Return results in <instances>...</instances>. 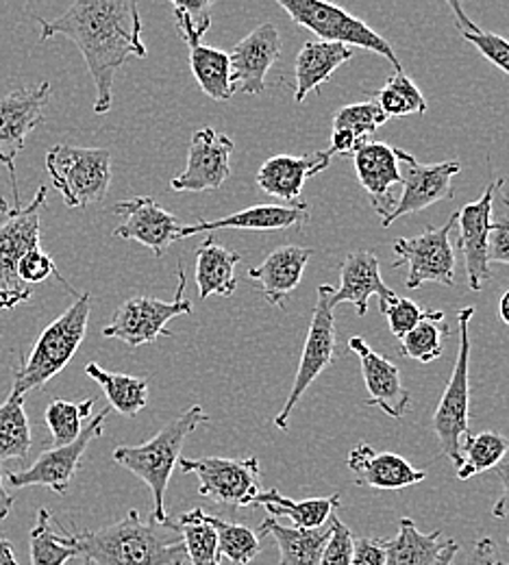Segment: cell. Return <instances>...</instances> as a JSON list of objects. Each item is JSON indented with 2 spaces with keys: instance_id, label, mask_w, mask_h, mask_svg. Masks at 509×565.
Segmentation results:
<instances>
[{
  "instance_id": "6da1fadb",
  "label": "cell",
  "mask_w": 509,
  "mask_h": 565,
  "mask_svg": "<svg viewBox=\"0 0 509 565\" xmlns=\"http://www.w3.org/2000/svg\"><path fill=\"white\" fill-rule=\"evenodd\" d=\"M40 22V40L64 35L81 51L96 85L94 114L114 103V78L129 57L146 60L142 18L136 0H78L55 20Z\"/></svg>"
},
{
  "instance_id": "7a4b0ae2",
  "label": "cell",
  "mask_w": 509,
  "mask_h": 565,
  "mask_svg": "<svg viewBox=\"0 0 509 565\" xmlns=\"http://www.w3.org/2000/svg\"><path fill=\"white\" fill-rule=\"evenodd\" d=\"M73 540L89 565H185L188 559L174 522H145L136 509L98 531L74 533Z\"/></svg>"
},
{
  "instance_id": "3957f363",
  "label": "cell",
  "mask_w": 509,
  "mask_h": 565,
  "mask_svg": "<svg viewBox=\"0 0 509 565\" xmlns=\"http://www.w3.org/2000/svg\"><path fill=\"white\" fill-rule=\"evenodd\" d=\"M210 423V416L201 405L190 407L179 418L166 424L152 439L140 446H118L114 450V461L142 479L152 494V520L163 524L166 515V490L170 477L181 459L183 444L201 424Z\"/></svg>"
},
{
  "instance_id": "277c9868",
  "label": "cell",
  "mask_w": 509,
  "mask_h": 565,
  "mask_svg": "<svg viewBox=\"0 0 509 565\" xmlns=\"http://www.w3.org/2000/svg\"><path fill=\"white\" fill-rule=\"evenodd\" d=\"M92 296L76 294V300L53 324H49L38 338L29 359H20L13 367V387L11 394L26 396L33 390L44 387L55 379L81 349L87 335Z\"/></svg>"
},
{
  "instance_id": "5b68a950",
  "label": "cell",
  "mask_w": 509,
  "mask_h": 565,
  "mask_svg": "<svg viewBox=\"0 0 509 565\" xmlns=\"http://www.w3.org/2000/svg\"><path fill=\"white\" fill-rule=\"evenodd\" d=\"M42 185L29 205H9L0 196V311L29 302L33 287L18 279L20 259L40 248V212L46 205Z\"/></svg>"
},
{
  "instance_id": "8992f818",
  "label": "cell",
  "mask_w": 509,
  "mask_h": 565,
  "mask_svg": "<svg viewBox=\"0 0 509 565\" xmlns=\"http://www.w3.org/2000/svg\"><path fill=\"white\" fill-rule=\"evenodd\" d=\"M46 170L66 207L81 210L107 196L112 183V152L57 143L46 154Z\"/></svg>"
},
{
  "instance_id": "52a82bcc",
  "label": "cell",
  "mask_w": 509,
  "mask_h": 565,
  "mask_svg": "<svg viewBox=\"0 0 509 565\" xmlns=\"http://www.w3.org/2000/svg\"><path fill=\"white\" fill-rule=\"evenodd\" d=\"M475 316V307H466L457 316L459 327V349L455 356V365L450 379L439 396L434 430L442 452L453 461L455 470L462 463V441L470 435V320Z\"/></svg>"
},
{
  "instance_id": "ba28073f",
  "label": "cell",
  "mask_w": 509,
  "mask_h": 565,
  "mask_svg": "<svg viewBox=\"0 0 509 565\" xmlns=\"http://www.w3.org/2000/svg\"><path fill=\"white\" fill-rule=\"evenodd\" d=\"M279 7L288 11L294 24L309 29L322 42L344 44L349 49L358 46L377 53L394 66V72H403V66L394 55V49L388 44V40H383L377 31H372L365 24L364 20L356 18L347 9L322 0H279Z\"/></svg>"
},
{
  "instance_id": "9c48e42d",
  "label": "cell",
  "mask_w": 509,
  "mask_h": 565,
  "mask_svg": "<svg viewBox=\"0 0 509 565\" xmlns=\"http://www.w3.org/2000/svg\"><path fill=\"white\" fill-rule=\"evenodd\" d=\"M177 275H179V287H177V298L172 302H163L150 296H134L116 309L114 320L103 329V335L112 340H120L131 349L155 344L159 338H172L166 324L177 316L192 313V302L185 298L183 266H179Z\"/></svg>"
},
{
  "instance_id": "30bf717a",
  "label": "cell",
  "mask_w": 509,
  "mask_h": 565,
  "mask_svg": "<svg viewBox=\"0 0 509 565\" xmlns=\"http://www.w3.org/2000/svg\"><path fill=\"white\" fill-rule=\"evenodd\" d=\"M183 475H197L199 494L235 511L251 507L262 494V470L257 457L226 459V457H203V459H179Z\"/></svg>"
},
{
  "instance_id": "8fae6325",
  "label": "cell",
  "mask_w": 509,
  "mask_h": 565,
  "mask_svg": "<svg viewBox=\"0 0 509 565\" xmlns=\"http://www.w3.org/2000/svg\"><path fill=\"white\" fill-rule=\"evenodd\" d=\"M331 294H333L331 285L318 287V302L311 313L300 363H298V370H296V376L291 383L290 396H288L284 409L279 412V416L275 418V426L282 430L290 428L294 407L300 403V398L311 387V383L333 363L338 342H336V316H333V307H331Z\"/></svg>"
},
{
  "instance_id": "7c38bea8",
  "label": "cell",
  "mask_w": 509,
  "mask_h": 565,
  "mask_svg": "<svg viewBox=\"0 0 509 565\" xmlns=\"http://www.w3.org/2000/svg\"><path fill=\"white\" fill-rule=\"evenodd\" d=\"M49 100H51L49 81H42L33 87H20L0 96V166H4L11 177L15 205H20L15 157L22 152L26 138L46 120Z\"/></svg>"
},
{
  "instance_id": "4fadbf2b",
  "label": "cell",
  "mask_w": 509,
  "mask_h": 565,
  "mask_svg": "<svg viewBox=\"0 0 509 565\" xmlns=\"http://www.w3.org/2000/svg\"><path fill=\"white\" fill-rule=\"evenodd\" d=\"M109 416V407L103 409L96 418H92L89 423L83 426L81 435L66 444V446H55L51 450H44L31 468L24 470H9L7 483L15 490H24V488H49L55 494H68L71 481L81 466V459L87 450V446L103 435V428Z\"/></svg>"
},
{
  "instance_id": "5bb4252c",
  "label": "cell",
  "mask_w": 509,
  "mask_h": 565,
  "mask_svg": "<svg viewBox=\"0 0 509 565\" xmlns=\"http://www.w3.org/2000/svg\"><path fill=\"white\" fill-rule=\"evenodd\" d=\"M455 224H457V213H453L448 222L442 224L439 228L427 226L416 237L394 239L392 250L399 255L401 262H407L410 266V273L405 279L407 289H418L425 282H439L446 287L455 285V248L450 244V231Z\"/></svg>"
},
{
  "instance_id": "9a60e30c",
  "label": "cell",
  "mask_w": 509,
  "mask_h": 565,
  "mask_svg": "<svg viewBox=\"0 0 509 565\" xmlns=\"http://www.w3.org/2000/svg\"><path fill=\"white\" fill-rule=\"evenodd\" d=\"M399 168L403 177V194L394 203V210L383 217L388 228L399 217L410 213L423 212L442 201L453 199V179L462 172L459 161H439V163H421L414 154L396 148Z\"/></svg>"
},
{
  "instance_id": "2e32d148",
  "label": "cell",
  "mask_w": 509,
  "mask_h": 565,
  "mask_svg": "<svg viewBox=\"0 0 509 565\" xmlns=\"http://www.w3.org/2000/svg\"><path fill=\"white\" fill-rule=\"evenodd\" d=\"M503 179L490 183L484 192V196L475 203H468L457 213L459 224V239L457 248L464 255L468 287L473 291H481L486 282L492 281V270L488 262V239L492 228V215H495V194L503 188Z\"/></svg>"
},
{
  "instance_id": "e0dca14e",
  "label": "cell",
  "mask_w": 509,
  "mask_h": 565,
  "mask_svg": "<svg viewBox=\"0 0 509 565\" xmlns=\"http://www.w3.org/2000/svg\"><path fill=\"white\" fill-rule=\"evenodd\" d=\"M235 143L214 131L212 127L194 131L190 150H188V166L181 174L170 181L174 192H214L224 185L231 174V154Z\"/></svg>"
},
{
  "instance_id": "ac0fdd59",
  "label": "cell",
  "mask_w": 509,
  "mask_h": 565,
  "mask_svg": "<svg viewBox=\"0 0 509 565\" xmlns=\"http://www.w3.org/2000/svg\"><path fill=\"white\" fill-rule=\"evenodd\" d=\"M114 213L125 217L123 224L114 228V237L142 244L157 259H161L168 248L181 239L183 224L150 196L120 201L114 207Z\"/></svg>"
},
{
  "instance_id": "d6986e66",
  "label": "cell",
  "mask_w": 509,
  "mask_h": 565,
  "mask_svg": "<svg viewBox=\"0 0 509 565\" xmlns=\"http://www.w3.org/2000/svg\"><path fill=\"white\" fill-rule=\"evenodd\" d=\"M284 51L282 35L275 24L264 22L255 26L229 55L231 81L240 94H262L266 89V74L275 66Z\"/></svg>"
},
{
  "instance_id": "ffe728a7",
  "label": "cell",
  "mask_w": 509,
  "mask_h": 565,
  "mask_svg": "<svg viewBox=\"0 0 509 565\" xmlns=\"http://www.w3.org/2000/svg\"><path fill=\"white\" fill-rule=\"evenodd\" d=\"M349 349L360 356L368 401L365 405L379 407L394 420H401L410 407V392L401 381L399 367L385 356L374 353L362 338H351Z\"/></svg>"
},
{
  "instance_id": "44dd1931",
  "label": "cell",
  "mask_w": 509,
  "mask_h": 565,
  "mask_svg": "<svg viewBox=\"0 0 509 565\" xmlns=\"http://www.w3.org/2000/svg\"><path fill=\"white\" fill-rule=\"evenodd\" d=\"M372 296L379 298L381 313H385L388 305L396 298V294L381 279L379 257L374 253H349L340 266V287L331 294V307L349 302L356 307L358 316H365Z\"/></svg>"
},
{
  "instance_id": "7402d4cb",
  "label": "cell",
  "mask_w": 509,
  "mask_h": 565,
  "mask_svg": "<svg viewBox=\"0 0 509 565\" xmlns=\"http://www.w3.org/2000/svg\"><path fill=\"white\" fill-rule=\"evenodd\" d=\"M347 466L356 477V486L374 490H403L427 479L425 470H416L401 455L374 452V448L364 441L349 452Z\"/></svg>"
},
{
  "instance_id": "603a6c76",
  "label": "cell",
  "mask_w": 509,
  "mask_h": 565,
  "mask_svg": "<svg viewBox=\"0 0 509 565\" xmlns=\"http://www.w3.org/2000/svg\"><path fill=\"white\" fill-rule=\"evenodd\" d=\"M353 161L358 179L368 192L374 212L385 217L394 210V199L390 190L396 183H403L396 148L383 141H365L364 146L353 152Z\"/></svg>"
},
{
  "instance_id": "cb8c5ba5",
  "label": "cell",
  "mask_w": 509,
  "mask_h": 565,
  "mask_svg": "<svg viewBox=\"0 0 509 565\" xmlns=\"http://www.w3.org/2000/svg\"><path fill=\"white\" fill-rule=\"evenodd\" d=\"M314 248L303 246H282L273 250L262 266L248 268V279L257 285V291L277 307H284V300L303 281V273L314 257Z\"/></svg>"
},
{
  "instance_id": "d4e9b609",
  "label": "cell",
  "mask_w": 509,
  "mask_h": 565,
  "mask_svg": "<svg viewBox=\"0 0 509 565\" xmlns=\"http://www.w3.org/2000/svg\"><path fill=\"white\" fill-rule=\"evenodd\" d=\"M331 157L327 150L309 152L305 157L294 154H275L264 161L257 170V185L275 199L296 201L305 188V181L327 170Z\"/></svg>"
},
{
  "instance_id": "484cf974",
  "label": "cell",
  "mask_w": 509,
  "mask_h": 565,
  "mask_svg": "<svg viewBox=\"0 0 509 565\" xmlns=\"http://www.w3.org/2000/svg\"><path fill=\"white\" fill-rule=\"evenodd\" d=\"M309 220V205H253L248 210L231 213L220 220H201L197 224H183L181 239L192 237L197 233H214L220 228H242V231H284L298 228Z\"/></svg>"
},
{
  "instance_id": "4316f807",
  "label": "cell",
  "mask_w": 509,
  "mask_h": 565,
  "mask_svg": "<svg viewBox=\"0 0 509 565\" xmlns=\"http://www.w3.org/2000/svg\"><path fill=\"white\" fill-rule=\"evenodd\" d=\"M353 57V49L344 44H333V42H307L296 55L294 64V74H296V89H294V100L296 105L305 103V98L320 89L322 83L331 78V74L338 71L342 64H347Z\"/></svg>"
},
{
  "instance_id": "83f0119b",
  "label": "cell",
  "mask_w": 509,
  "mask_h": 565,
  "mask_svg": "<svg viewBox=\"0 0 509 565\" xmlns=\"http://www.w3.org/2000/svg\"><path fill=\"white\" fill-rule=\"evenodd\" d=\"M333 533V524L329 520L327 526L303 531L294 526H284L275 518L262 522L257 535H271L279 546V564L277 565H318L325 553V546Z\"/></svg>"
},
{
  "instance_id": "f1b7e54d",
  "label": "cell",
  "mask_w": 509,
  "mask_h": 565,
  "mask_svg": "<svg viewBox=\"0 0 509 565\" xmlns=\"http://www.w3.org/2000/svg\"><path fill=\"white\" fill-rule=\"evenodd\" d=\"M338 504H340V494L291 500L288 495L282 494L277 488H273V490L257 495L251 507H264L275 520L277 518L290 520L294 529L314 531V529H322L329 524Z\"/></svg>"
},
{
  "instance_id": "f546056e",
  "label": "cell",
  "mask_w": 509,
  "mask_h": 565,
  "mask_svg": "<svg viewBox=\"0 0 509 565\" xmlns=\"http://www.w3.org/2000/svg\"><path fill=\"white\" fill-rule=\"evenodd\" d=\"M242 264V255L220 246L210 235L197 248V285L199 298L208 300L210 296H231L237 289L235 268Z\"/></svg>"
},
{
  "instance_id": "4dcf8cb0",
  "label": "cell",
  "mask_w": 509,
  "mask_h": 565,
  "mask_svg": "<svg viewBox=\"0 0 509 565\" xmlns=\"http://www.w3.org/2000/svg\"><path fill=\"white\" fill-rule=\"evenodd\" d=\"M388 118L379 109V105L370 98L365 103H356L342 107L333 118V134L329 157L333 154H353L360 146L374 136L379 127H383Z\"/></svg>"
},
{
  "instance_id": "1f68e13d",
  "label": "cell",
  "mask_w": 509,
  "mask_h": 565,
  "mask_svg": "<svg viewBox=\"0 0 509 565\" xmlns=\"http://www.w3.org/2000/svg\"><path fill=\"white\" fill-rule=\"evenodd\" d=\"M450 542L453 540H444L439 531L430 535L421 533L414 520L403 518L399 535L383 540L385 565H434Z\"/></svg>"
},
{
  "instance_id": "d6a6232c",
  "label": "cell",
  "mask_w": 509,
  "mask_h": 565,
  "mask_svg": "<svg viewBox=\"0 0 509 565\" xmlns=\"http://www.w3.org/2000/svg\"><path fill=\"white\" fill-rule=\"evenodd\" d=\"M85 374L94 379L100 390L105 392L109 407L116 409L125 418H136L148 403V383L140 376L131 374H118L103 370L98 363H87Z\"/></svg>"
},
{
  "instance_id": "836d02e7",
  "label": "cell",
  "mask_w": 509,
  "mask_h": 565,
  "mask_svg": "<svg viewBox=\"0 0 509 565\" xmlns=\"http://www.w3.org/2000/svg\"><path fill=\"white\" fill-rule=\"evenodd\" d=\"M190 68L205 96H210L216 103L231 100L235 87L231 81L229 53L214 46H205L201 42L197 46H190Z\"/></svg>"
},
{
  "instance_id": "e575fe53",
  "label": "cell",
  "mask_w": 509,
  "mask_h": 565,
  "mask_svg": "<svg viewBox=\"0 0 509 565\" xmlns=\"http://www.w3.org/2000/svg\"><path fill=\"white\" fill-rule=\"evenodd\" d=\"M33 444L24 398L9 394L0 405V463L26 459Z\"/></svg>"
},
{
  "instance_id": "d590c367",
  "label": "cell",
  "mask_w": 509,
  "mask_h": 565,
  "mask_svg": "<svg viewBox=\"0 0 509 565\" xmlns=\"http://www.w3.org/2000/svg\"><path fill=\"white\" fill-rule=\"evenodd\" d=\"M508 450V439L497 430L466 435L462 441V463L457 468V479L468 481L470 477L499 468Z\"/></svg>"
},
{
  "instance_id": "8d00e7d4",
  "label": "cell",
  "mask_w": 509,
  "mask_h": 565,
  "mask_svg": "<svg viewBox=\"0 0 509 565\" xmlns=\"http://www.w3.org/2000/svg\"><path fill=\"white\" fill-rule=\"evenodd\" d=\"M450 335V327L444 320V313L436 309H425L423 320L401 340L399 354L423 365L439 359L444 351V340Z\"/></svg>"
},
{
  "instance_id": "74e56055",
  "label": "cell",
  "mask_w": 509,
  "mask_h": 565,
  "mask_svg": "<svg viewBox=\"0 0 509 565\" xmlns=\"http://www.w3.org/2000/svg\"><path fill=\"white\" fill-rule=\"evenodd\" d=\"M51 522L53 513L49 509H40L38 520L29 533L31 565H66L78 557L73 535H57Z\"/></svg>"
},
{
  "instance_id": "f35d334b",
  "label": "cell",
  "mask_w": 509,
  "mask_h": 565,
  "mask_svg": "<svg viewBox=\"0 0 509 565\" xmlns=\"http://www.w3.org/2000/svg\"><path fill=\"white\" fill-rule=\"evenodd\" d=\"M174 529L179 531L188 559L192 565H222L220 564L219 537L216 531L205 520L203 509H192L183 513Z\"/></svg>"
},
{
  "instance_id": "ab89813d",
  "label": "cell",
  "mask_w": 509,
  "mask_h": 565,
  "mask_svg": "<svg viewBox=\"0 0 509 565\" xmlns=\"http://www.w3.org/2000/svg\"><path fill=\"white\" fill-rule=\"evenodd\" d=\"M372 100L379 105L388 120L405 118L412 114L423 116L427 111V100L416 83L405 72H394L385 87L372 94Z\"/></svg>"
},
{
  "instance_id": "60d3db41",
  "label": "cell",
  "mask_w": 509,
  "mask_h": 565,
  "mask_svg": "<svg viewBox=\"0 0 509 565\" xmlns=\"http://www.w3.org/2000/svg\"><path fill=\"white\" fill-rule=\"evenodd\" d=\"M205 520L216 531L220 557H226L233 565H248L262 551L259 535L242 524L224 522L219 515H208Z\"/></svg>"
},
{
  "instance_id": "b9f144b4",
  "label": "cell",
  "mask_w": 509,
  "mask_h": 565,
  "mask_svg": "<svg viewBox=\"0 0 509 565\" xmlns=\"http://www.w3.org/2000/svg\"><path fill=\"white\" fill-rule=\"evenodd\" d=\"M453 15H455V26L459 29L462 38L466 42H470L492 66H497L499 71L506 72L509 76V40L499 33L492 31H484L479 24H475L466 13L464 7L459 2H448Z\"/></svg>"
},
{
  "instance_id": "7bdbcfd3",
  "label": "cell",
  "mask_w": 509,
  "mask_h": 565,
  "mask_svg": "<svg viewBox=\"0 0 509 565\" xmlns=\"http://www.w3.org/2000/svg\"><path fill=\"white\" fill-rule=\"evenodd\" d=\"M92 409H94V398H87L81 403L55 398L44 414V420L53 435L55 446H66L74 441L81 435L83 423L89 418Z\"/></svg>"
},
{
  "instance_id": "ee69618b",
  "label": "cell",
  "mask_w": 509,
  "mask_h": 565,
  "mask_svg": "<svg viewBox=\"0 0 509 565\" xmlns=\"http://www.w3.org/2000/svg\"><path fill=\"white\" fill-rule=\"evenodd\" d=\"M212 9H214V2L210 0H174L172 2L179 38L188 46L201 44L203 35L210 31Z\"/></svg>"
},
{
  "instance_id": "f6af8a7d",
  "label": "cell",
  "mask_w": 509,
  "mask_h": 565,
  "mask_svg": "<svg viewBox=\"0 0 509 565\" xmlns=\"http://www.w3.org/2000/svg\"><path fill=\"white\" fill-rule=\"evenodd\" d=\"M383 316L388 318V324H390L392 335L399 338V340H403V338L423 320L425 309H423L421 305H416L414 300H410V298L396 296V298L388 305V309H385Z\"/></svg>"
},
{
  "instance_id": "bcb514c9",
  "label": "cell",
  "mask_w": 509,
  "mask_h": 565,
  "mask_svg": "<svg viewBox=\"0 0 509 565\" xmlns=\"http://www.w3.org/2000/svg\"><path fill=\"white\" fill-rule=\"evenodd\" d=\"M331 524H333V533L325 546V553L318 565H351L356 537L336 513L331 515Z\"/></svg>"
},
{
  "instance_id": "7dc6e473",
  "label": "cell",
  "mask_w": 509,
  "mask_h": 565,
  "mask_svg": "<svg viewBox=\"0 0 509 565\" xmlns=\"http://www.w3.org/2000/svg\"><path fill=\"white\" fill-rule=\"evenodd\" d=\"M488 262L509 266V196L501 194V210L492 215V228L488 239Z\"/></svg>"
},
{
  "instance_id": "c3c4849f",
  "label": "cell",
  "mask_w": 509,
  "mask_h": 565,
  "mask_svg": "<svg viewBox=\"0 0 509 565\" xmlns=\"http://www.w3.org/2000/svg\"><path fill=\"white\" fill-rule=\"evenodd\" d=\"M51 275H55L57 279H62V277L57 275V268H55L53 257L46 255V253L42 250V246L35 248V250H31V253H26V255L20 259V264H18V279L24 282V285H29V287L51 279Z\"/></svg>"
},
{
  "instance_id": "681fc988",
  "label": "cell",
  "mask_w": 509,
  "mask_h": 565,
  "mask_svg": "<svg viewBox=\"0 0 509 565\" xmlns=\"http://www.w3.org/2000/svg\"><path fill=\"white\" fill-rule=\"evenodd\" d=\"M351 565H385V548L379 537H360L353 542Z\"/></svg>"
},
{
  "instance_id": "f907efd6",
  "label": "cell",
  "mask_w": 509,
  "mask_h": 565,
  "mask_svg": "<svg viewBox=\"0 0 509 565\" xmlns=\"http://www.w3.org/2000/svg\"><path fill=\"white\" fill-rule=\"evenodd\" d=\"M464 565H509L499 559V548L490 537H484L475 544L470 557L466 559Z\"/></svg>"
},
{
  "instance_id": "816d5d0a",
  "label": "cell",
  "mask_w": 509,
  "mask_h": 565,
  "mask_svg": "<svg viewBox=\"0 0 509 565\" xmlns=\"http://www.w3.org/2000/svg\"><path fill=\"white\" fill-rule=\"evenodd\" d=\"M497 477H499L501 483H503V494L497 500L492 513H495V518L506 520V518H509V463L497 468Z\"/></svg>"
},
{
  "instance_id": "f5cc1de1",
  "label": "cell",
  "mask_w": 509,
  "mask_h": 565,
  "mask_svg": "<svg viewBox=\"0 0 509 565\" xmlns=\"http://www.w3.org/2000/svg\"><path fill=\"white\" fill-rule=\"evenodd\" d=\"M11 507H13V498H11V494H9V492L4 490V486H2V468H0V524H2L4 518L9 515Z\"/></svg>"
},
{
  "instance_id": "db71d44e",
  "label": "cell",
  "mask_w": 509,
  "mask_h": 565,
  "mask_svg": "<svg viewBox=\"0 0 509 565\" xmlns=\"http://www.w3.org/2000/svg\"><path fill=\"white\" fill-rule=\"evenodd\" d=\"M0 565H20L15 559V553H13V546L9 544V540H4L0 535Z\"/></svg>"
},
{
  "instance_id": "11a10c76",
  "label": "cell",
  "mask_w": 509,
  "mask_h": 565,
  "mask_svg": "<svg viewBox=\"0 0 509 565\" xmlns=\"http://www.w3.org/2000/svg\"><path fill=\"white\" fill-rule=\"evenodd\" d=\"M459 553V544L453 540L446 548H444V553L439 555L436 559V564L434 565H450L453 564V559H455V555Z\"/></svg>"
},
{
  "instance_id": "9f6ffc18",
  "label": "cell",
  "mask_w": 509,
  "mask_h": 565,
  "mask_svg": "<svg viewBox=\"0 0 509 565\" xmlns=\"http://www.w3.org/2000/svg\"><path fill=\"white\" fill-rule=\"evenodd\" d=\"M499 316L501 320L509 327V289L501 296V302H499Z\"/></svg>"
},
{
  "instance_id": "6f0895ef",
  "label": "cell",
  "mask_w": 509,
  "mask_h": 565,
  "mask_svg": "<svg viewBox=\"0 0 509 565\" xmlns=\"http://www.w3.org/2000/svg\"><path fill=\"white\" fill-rule=\"evenodd\" d=\"M85 565H89V564H85Z\"/></svg>"
}]
</instances>
